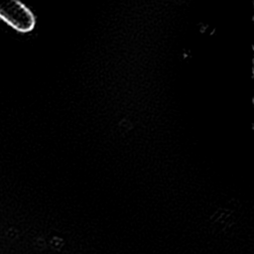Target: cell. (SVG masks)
Listing matches in <instances>:
<instances>
[{
    "label": "cell",
    "mask_w": 254,
    "mask_h": 254,
    "mask_svg": "<svg viewBox=\"0 0 254 254\" xmlns=\"http://www.w3.org/2000/svg\"><path fill=\"white\" fill-rule=\"evenodd\" d=\"M0 19L20 33L31 32L36 25L33 12L19 0H0Z\"/></svg>",
    "instance_id": "cell-1"
}]
</instances>
